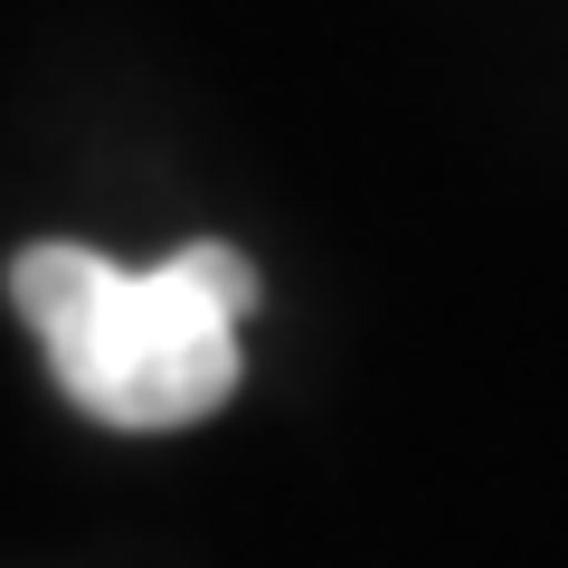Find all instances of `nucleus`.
<instances>
[{"instance_id":"obj_1","label":"nucleus","mask_w":568,"mask_h":568,"mask_svg":"<svg viewBox=\"0 0 568 568\" xmlns=\"http://www.w3.org/2000/svg\"><path fill=\"white\" fill-rule=\"evenodd\" d=\"M10 304L95 426L171 436L237 398V323L256 313V265L209 237L162 265H114L95 246H29L10 265Z\"/></svg>"}]
</instances>
